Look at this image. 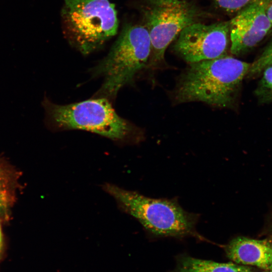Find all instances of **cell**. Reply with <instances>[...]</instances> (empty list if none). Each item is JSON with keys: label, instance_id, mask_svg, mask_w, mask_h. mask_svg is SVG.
Listing matches in <instances>:
<instances>
[{"label": "cell", "instance_id": "obj_1", "mask_svg": "<svg viewBox=\"0 0 272 272\" xmlns=\"http://www.w3.org/2000/svg\"><path fill=\"white\" fill-rule=\"evenodd\" d=\"M251 63L224 54L189 63L173 93L176 104L200 101L221 108H233Z\"/></svg>", "mask_w": 272, "mask_h": 272}, {"label": "cell", "instance_id": "obj_2", "mask_svg": "<svg viewBox=\"0 0 272 272\" xmlns=\"http://www.w3.org/2000/svg\"><path fill=\"white\" fill-rule=\"evenodd\" d=\"M41 104L45 123L51 130H84L116 142H138L142 138L141 130L119 116L105 98L59 105L45 96Z\"/></svg>", "mask_w": 272, "mask_h": 272}, {"label": "cell", "instance_id": "obj_3", "mask_svg": "<svg viewBox=\"0 0 272 272\" xmlns=\"http://www.w3.org/2000/svg\"><path fill=\"white\" fill-rule=\"evenodd\" d=\"M151 49L149 32L142 23L124 25L108 54L92 69L93 77L104 78L94 97L115 98L118 91L132 82L147 66Z\"/></svg>", "mask_w": 272, "mask_h": 272}, {"label": "cell", "instance_id": "obj_4", "mask_svg": "<svg viewBox=\"0 0 272 272\" xmlns=\"http://www.w3.org/2000/svg\"><path fill=\"white\" fill-rule=\"evenodd\" d=\"M60 14L64 37L84 55L100 48L117 33V12L110 0H63Z\"/></svg>", "mask_w": 272, "mask_h": 272}, {"label": "cell", "instance_id": "obj_5", "mask_svg": "<svg viewBox=\"0 0 272 272\" xmlns=\"http://www.w3.org/2000/svg\"><path fill=\"white\" fill-rule=\"evenodd\" d=\"M103 189L122 211L153 234L180 237L194 234L196 216L184 211L175 201L150 198L110 183H105Z\"/></svg>", "mask_w": 272, "mask_h": 272}, {"label": "cell", "instance_id": "obj_6", "mask_svg": "<svg viewBox=\"0 0 272 272\" xmlns=\"http://www.w3.org/2000/svg\"><path fill=\"white\" fill-rule=\"evenodd\" d=\"M142 24L151 43L147 66L153 70L165 62L168 46L187 26L211 16L197 5L186 0H139Z\"/></svg>", "mask_w": 272, "mask_h": 272}, {"label": "cell", "instance_id": "obj_7", "mask_svg": "<svg viewBox=\"0 0 272 272\" xmlns=\"http://www.w3.org/2000/svg\"><path fill=\"white\" fill-rule=\"evenodd\" d=\"M229 29V21L191 24L179 33L173 49L189 63L218 58L227 50Z\"/></svg>", "mask_w": 272, "mask_h": 272}, {"label": "cell", "instance_id": "obj_8", "mask_svg": "<svg viewBox=\"0 0 272 272\" xmlns=\"http://www.w3.org/2000/svg\"><path fill=\"white\" fill-rule=\"evenodd\" d=\"M230 51L245 54L257 46L272 32V24L263 0H254L229 21Z\"/></svg>", "mask_w": 272, "mask_h": 272}, {"label": "cell", "instance_id": "obj_9", "mask_svg": "<svg viewBox=\"0 0 272 272\" xmlns=\"http://www.w3.org/2000/svg\"><path fill=\"white\" fill-rule=\"evenodd\" d=\"M225 252L234 263L272 272V236L263 239L239 236L226 246Z\"/></svg>", "mask_w": 272, "mask_h": 272}, {"label": "cell", "instance_id": "obj_10", "mask_svg": "<svg viewBox=\"0 0 272 272\" xmlns=\"http://www.w3.org/2000/svg\"><path fill=\"white\" fill-rule=\"evenodd\" d=\"M254 269L232 261L218 262L184 255L178 257L173 272H251Z\"/></svg>", "mask_w": 272, "mask_h": 272}, {"label": "cell", "instance_id": "obj_11", "mask_svg": "<svg viewBox=\"0 0 272 272\" xmlns=\"http://www.w3.org/2000/svg\"><path fill=\"white\" fill-rule=\"evenodd\" d=\"M254 91V94L260 104L272 103V65L265 67Z\"/></svg>", "mask_w": 272, "mask_h": 272}, {"label": "cell", "instance_id": "obj_12", "mask_svg": "<svg viewBox=\"0 0 272 272\" xmlns=\"http://www.w3.org/2000/svg\"><path fill=\"white\" fill-rule=\"evenodd\" d=\"M269 65H272V39L258 57L251 63L246 77L247 79H254L259 77L263 70Z\"/></svg>", "mask_w": 272, "mask_h": 272}, {"label": "cell", "instance_id": "obj_13", "mask_svg": "<svg viewBox=\"0 0 272 272\" xmlns=\"http://www.w3.org/2000/svg\"><path fill=\"white\" fill-rule=\"evenodd\" d=\"M254 0H211L214 6L227 15H235Z\"/></svg>", "mask_w": 272, "mask_h": 272}, {"label": "cell", "instance_id": "obj_14", "mask_svg": "<svg viewBox=\"0 0 272 272\" xmlns=\"http://www.w3.org/2000/svg\"><path fill=\"white\" fill-rule=\"evenodd\" d=\"M8 193L5 189L0 187V210H2L7 206Z\"/></svg>", "mask_w": 272, "mask_h": 272}, {"label": "cell", "instance_id": "obj_15", "mask_svg": "<svg viewBox=\"0 0 272 272\" xmlns=\"http://www.w3.org/2000/svg\"><path fill=\"white\" fill-rule=\"evenodd\" d=\"M266 13L272 24V0H263Z\"/></svg>", "mask_w": 272, "mask_h": 272}, {"label": "cell", "instance_id": "obj_16", "mask_svg": "<svg viewBox=\"0 0 272 272\" xmlns=\"http://www.w3.org/2000/svg\"><path fill=\"white\" fill-rule=\"evenodd\" d=\"M2 247V233H1V230L0 228V253L1 252Z\"/></svg>", "mask_w": 272, "mask_h": 272}, {"label": "cell", "instance_id": "obj_17", "mask_svg": "<svg viewBox=\"0 0 272 272\" xmlns=\"http://www.w3.org/2000/svg\"><path fill=\"white\" fill-rule=\"evenodd\" d=\"M270 236H272V218H271V221L270 222Z\"/></svg>", "mask_w": 272, "mask_h": 272}, {"label": "cell", "instance_id": "obj_18", "mask_svg": "<svg viewBox=\"0 0 272 272\" xmlns=\"http://www.w3.org/2000/svg\"><path fill=\"white\" fill-rule=\"evenodd\" d=\"M251 272H266V271H264V270L257 271L256 270H255V268H254Z\"/></svg>", "mask_w": 272, "mask_h": 272}]
</instances>
